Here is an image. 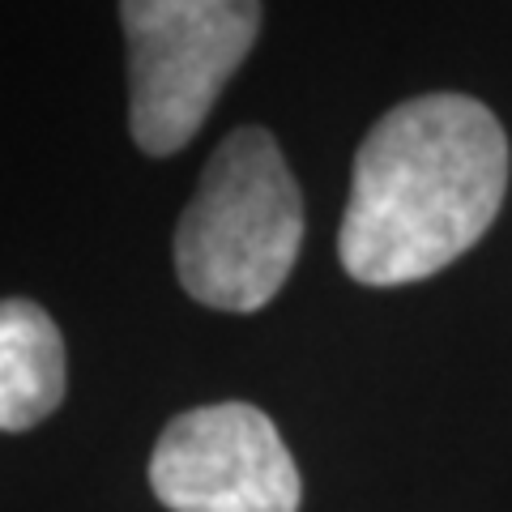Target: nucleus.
Returning <instances> with one entry per match:
<instances>
[{
    "instance_id": "f257e3e1",
    "label": "nucleus",
    "mask_w": 512,
    "mask_h": 512,
    "mask_svg": "<svg viewBox=\"0 0 512 512\" xmlns=\"http://www.w3.org/2000/svg\"><path fill=\"white\" fill-rule=\"evenodd\" d=\"M508 192V137L470 94H419L372 124L338 235L346 274L406 286L487 235Z\"/></svg>"
},
{
    "instance_id": "f03ea898",
    "label": "nucleus",
    "mask_w": 512,
    "mask_h": 512,
    "mask_svg": "<svg viewBox=\"0 0 512 512\" xmlns=\"http://www.w3.org/2000/svg\"><path fill=\"white\" fill-rule=\"evenodd\" d=\"M303 244V197L278 141L235 128L218 141L175 227V274L218 312H256L291 278Z\"/></svg>"
},
{
    "instance_id": "7ed1b4c3",
    "label": "nucleus",
    "mask_w": 512,
    "mask_h": 512,
    "mask_svg": "<svg viewBox=\"0 0 512 512\" xmlns=\"http://www.w3.org/2000/svg\"><path fill=\"white\" fill-rule=\"evenodd\" d=\"M128 128L146 154L184 150L252 52L261 0H120Z\"/></svg>"
},
{
    "instance_id": "20e7f679",
    "label": "nucleus",
    "mask_w": 512,
    "mask_h": 512,
    "mask_svg": "<svg viewBox=\"0 0 512 512\" xmlns=\"http://www.w3.org/2000/svg\"><path fill=\"white\" fill-rule=\"evenodd\" d=\"M150 487L171 512H299L303 483L265 410L218 402L171 419Z\"/></svg>"
},
{
    "instance_id": "39448f33",
    "label": "nucleus",
    "mask_w": 512,
    "mask_h": 512,
    "mask_svg": "<svg viewBox=\"0 0 512 512\" xmlns=\"http://www.w3.org/2000/svg\"><path fill=\"white\" fill-rule=\"evenodd\" d=\"M64 342L30 299H0V431H30L64 402Z\"/></svg>"
}]
</instances>
